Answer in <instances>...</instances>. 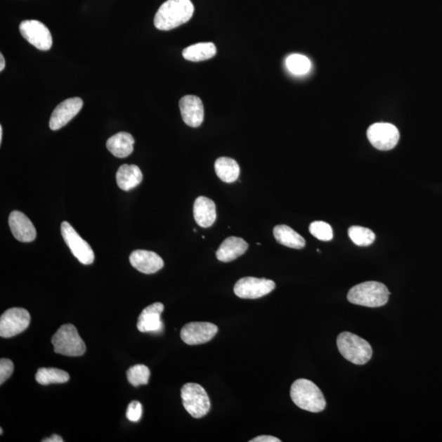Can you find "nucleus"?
Wrapping results in <instances>:
<instances>
[{"instance_id": "nucleus-1", "label": "nucleus", "mask_w": 442, "mask_h": 442, "mask_svg": "<svg viewBox=\"0 0 442 442\" xmlns=\"http://www.w3.org/2000/svg\"><path fill=\"white\" fill-rule=\"evenodd\" d=\"M195 13L191 0H167L154 18V26L160 31H171L190 21Z\"/></svg>"}, {"instance_id": "nucleus-2", "label": "nucleus", "mask_w": 442, "mask_h": 442, "mask_svg": "<svg viewBox=\"0 0 442 442\" xmlns=\"http://www.w3.org/2000/svg\"><path fill=\"white\" fill-rule=\"evenodd\" d=\"M290 396L294 404L302 410L319 413L325 409L324 395L319 387L310 380H296L291 386Z\"/></svg>"}, {"instance_id": "nucleus-3", "label": "nucleus", "mask_w": 442, "mask_h": 442, "mask_svg": "<svg viewBox=\"0 0 442 442\" xmlns=\"http://www.w3.org/2000/svg\"><path fill=\"white\" fill-rule=\"evenodd\" d=\"M390 292L382 282L369 281L351 287L347 299L352 304L366 307H380L386 304Z\"/></svg>"}, {"instance_id": "nucleus-4", "label": "nucleus", "mask_w": 442, "mask_h": 442, "mask_svg": "<svg viewBox=\"0 0 442 442\" xmlns=\"http://www.w3.org/2000/svg\"><path fill=\"white\" fill-rule=\"evenodd\" d=\"M337 344L342 356L351 363L363 365L372 358V349L369 342L351 332H342L337 337Z\"/></svg>"}, {"instance_id": "nucleus-5", "label": "nucleus", "mask_w": 442, "mask_h": 442, "mask_svg": "<svg viewBox=\"0 0 442 442\" xmlns=\"http://www.w3.org/2000/svg\"><path fill=\"white\" fill-rule=\"evenodd\" d=\"M51 342L54 351L58 354L81 356L86 351V346L79 335L77 327L70 324L59 327Z\"/></svg>"}, {"instance_id": "nucleus-6", "label": "nucleus", "mask_w": 442, "mask_h": 442, "mask_svg": "<svg viewBox=\"0 0 442 442\" xmlns=\"http://www.w3.org/2000/svg\"><path fill=\"white\" fill-rule=\"evenodd\" d=\"M181 398L183 407L193 418H202L211 409L209 396L200 384L183 385L181 389Z\"/></svg>"}, {"instance_id": "nucleus-7", "label": "nucleus", "mask_w": 442, "mask_h": 442, "mask_svg": "<svg viewBox=\"0 0 442 442\" xmlns=\"http://www.w3.org/2000/svg\"><path fill=\"white\" fill-rule=\"evenodd\" d=\"M31 323L30 313L23 308H11L0 318V336L9 339L26 330Z\"/></svg>"}, {"instance_id": "nucleus-8", "label": "nucleus", "mask_w": 442, "mask_h": 442, "mask_svg": "<svg viewBox=\"0 0 442 442\" xmlns=\"http://www.w3.org/2000/svg\"><path fill=\"white\" fill-rule=\"evenodd\" d=\"M61 232L64 241L73 256L83 265H91L94 261V252L86 241L78 235L74 228L67 221L61 225Z\"/></svg>"}, {"instance_id": "nucleus-9", "label": "nucleus", "mask_w": 442, "mask_h": 442, "mask_svg": "<svg viewBox=\"0 0 442 442\" xmlns=\"http://www.w3.org/2000/svg\"><path fill=\"white\" fill-rule=\"evenodd\" d=\"M19 30L23 38L39 51H47L51 48L52 34L44 23L37 20H27L20 24Z\"/></svg>"}, {"instance_id": "nucleus-10", "label": "nucleus", "mask_w": 442, "mask_h": 442, "mask_svg": "<svg viewBox=\"0 0 442 442\" xmlns=\"http://www.w3.org/2000/svg\"><path fill=\"white\" fill-rule=\"evenodd\" d=\"M367 136L371 145L382 151L394 148L400 140L398 129L390 123H376L372 125Z\"/></svg>"}, {"instance_id": "nucleus-11", "label": "nucleus", "mask_w": 442, "mask_h": 442, "mask_svg": "<svg viewBox=\"0 0 442 442\" xmlns=\"http://www.w3.org/2000/svg\"><path fill=\"white\" fill-rule=\"evenodd\" d=\"M275 289L274 281L257 278L246 277L236 282L233 291L242 299H257L265 297Z\"/></svg>"}, {"instance_id": "nucleus-12", "label": "nucleus", "mask_w": 442, "mask_h": 442, "mask_svg": "<svg viewBox=\"0 0 442 442\" xmlns=\"http://www.w3.org/2000/svg\"><path fill=\"white\" fill-rule=\"evenodd\" d=\"M218 332V327L209 322H191L182 327L181 337L190 346L207 344Z\"/></svg>"}, {"instance_id": "nucleus-13", "label": "nucleus", "mask_w": 442, "mask_h": 442, "mask_svg": "<svg viewBox=\"0 0 442 442\" xmlns=\"http://www.w3.org/2000/svg\"><path fill=\"white\" fill-rule=\"evenodd\" d=\"M83 104L82 99L78 97L67 98L58 104L49 120L51 130L58 131L65 126L82 110Z\"/></svg>"}, {"instance_id": "nucleus-14", "label": "nucleus", "mask_w": 442, "mask_h": 442, "mask_svg": "<svg viewBox=\"0 0 442 442\" xmlns=\"http://www.w3.org/2000/svg\"><path fill=\"white\" fill-rule=\"evenodd\" d=\"M180 110L183 121L188 126H200L204 120V107L197 96H183L180 101Z\"/></svg>"}, {"instance_id": "nucleus-15", "label": "nucleus", "mask_w": 442, "mask_h": 442, "mask_svg": "<svg viewBox=\"0 0 442 442\" xmlns=\"http://www.w3.org/2000/svg\"><path fill=\"white\" fill-rule=\"evenodd\" d=\"M8 225L17 240L22 242H31L36 240V228L31 220L23 213L18 211L13 212L8 217Z\"/></svg>"}, {"instance_id": "nucleus-16", "label": "nucleus", "mask_w": 442, "mask_h": 442, "mask_svg": "<svg viewBox=\"0 0 442 442\" xmlns=\"http://www.w3.org/2000/svg\"><path fill=\"white\" fill-rule=\"evenodd\" d=\"M130 262L137 271L146 275L154 274L164 266L161 256L155 252L146 250L133 252L130 256Z\"/></svg>"}, {"instance_id": "nucleus-17", "label": "nucleus", "mask_w": 442, "mask_h": 442, "mask_svg": "<svg viewBox=\"0 0 442 442\" xmlns=\"http://www.w3.org/2000/svg\"><path fill=\"white\" fill-rule=\"evenodd\" d=\"M164 306L161 302L153 303L141 312L138 317L137 327L141 332H158L162 330L161 319Z\"/></svg>"}, {"instance_id": "nucleus-18", "label": "nucleus", "mask_w": 442, "mask_h": 442, "mask_svg": "<svg viewBox=\"0 0 442 442\" xmlns=\"http://www.w3.org/2000/svg\"><path fill=\"white\" fill-rule=\"evenodd\" d=\"M193 216L198 226L209 228L216 220L215 202L206 197H198L193 205Z\"/></svg>"}, {"instance_id": "nucleus-19", "label": "nucleus", "mask_w": 442, "mask_h": 442, "mask_svg": "<svg viewBox=\"0 0 442 442\" xmlns=\"http://www.w3.org/2000/svg\"><path fill=\"white\" fill-rule=\"evenodd\" d=\"M248 249V245L241 238L230 237L222 242L216 252L217 259L222 262H230L242 256Z\"/></svg>"}, {"instance_id": "nucleus-20", "label": "nucleus", "mask_w": 442, "mask_h": 442, "mask_svg": "<svg viewBox=\"0 0 442 442\" xmlns=\"http://www.w3.org/2000/svg\"><path fill=\"white\" fill-rule=\"evenodd\" d=\"M135 138L127 132H120L108 138L107 148L113 156L125 158L134 151Z\"/></svg>"}, {"instance_id": "nucleus-21", "label": "nucleus", "mask_w": 442, "mask_h": 442, "mask_svg": "<svg viewBox=\"0 0 442 442\" xmlns=\"http://www.w3.org/2000/svg\"><path fill=\"white\" fill-rule=\"evenodd\" d=\"M117 183L124 191L133 190L140 186L143 181V174L136 165H122L117 172Z\"/></svg>"}, {"instance_id": "nucleus-22", "label": "nucleus", "mask_w": 442, "mask_h": 442, "mask_svg": "<svg viewBox=\"0 0 442 442\" xmlns=\"http://www.w3.org/2000/svg\"><path fill=\"white\" fill-rule=\"evenodd\" d=\"M274 236L278 242L287 247L301 249L306 246L304 238L287 226H275Z\"/></svg>"}, {"instance_id": "nucleus-23", "label": "nucleus", "mask_w": 442, "mask_h": 442, "mask_svg": "<svg viewBox=\"0 0 442 442\" xmlns=\"http://www.w3.org/2000/svg\"><path fill=\"white\" fill-rule=\"evenodd\" d=\"M216 54V47L211 42L197 43L183 49V57L188 61L202 62L208 60Z\"/></svg>"}, {"instance_id": "nucleus-24", "label": "nucleus", "mask_w": 442, "mask_h": 442, "mask_svg": "<svg viewBox=\"0 0 442 442\" xmlns=\"http://www.w3.org/2000/svg\"><path fill=\"white\" fill-rule=\"evenodd\" d=\"M215 171L217 176L226 183L235 182L240 175V166L230 157L218 158L215 162Z\"/></svg>"}, {"instance_id": "nucleus-25", "label": "nucleus", "mask_w": 442, "mask_h": 442, "mask_svg": "<svg viewBox=\"0 0 442 442\" xmlns=\"http://www.w3.org/2000/svg\"><path fill=\"white\" fill-rule=\"evenodd\" d=\"M36 379L41 385L64 384L70 379V375L66 371L56 368H41L36 375Z\"/></svg>"}, {"instance_id": "nucleus-26", "label": "nucleus", "mask_w": 442, "mask_h": 442, "mask_svg": "<svg viewBox=\"0 0 442 442\" xmlns=\"http://www.w3.org/2000/svg\"><path fill=\"white\" fill-rule=\"evenodd\" d=\"M349 235L351 241L357 246H370L375 240V233L368 228L352 226L349 228Z\"/></svg>"}, {"instance_id": "nucleus-27", "label": "nucleus", "mask_w": 442, "mask_h": 442, "mask_svg": "<svg viewBox=\"0 0 442 442\" xmlns=\"http://www.w3.org/2000/svg\"><path fill=\"white\" fill-rule=\"evenodd\" d=\"M286 66L294 74H305L310 71L311 63L309 58L301 54H292L286 60Z\"/></svg>"}, {"instance_id": "nucleus-28", "label": "nucleus", "mask_w": 442, "mask_h": 442, "mask_svg": "<svg viewBox=\"0 0 442 442\" xmlns=\"http://www.w3.org/2000/svg\"><path fill=\"white\" fill-rule=\"evenodd\" d=\"M127 379L134 386L147 385L150 377V370L143 365H136L131 367L126 372Z\"/></svg>"}, {"instance_id": "nucleus-29", "label": "nucleus", "mask_w": 442, "mask_h": 442, "mask_svg": "<svg viewBox=\"0 0 442 442\" xmlns=\"http://www.w3.org/2000/svg\"><path fill=\"white\" fill-rule=\"evenodd\" d=\"M309 230L313 236L321 241H330L334 238L332 227L324 221L311 223Z\"/></svg>"}, {"instance_id": "nucleus-30", "label": "nucleus", "mask_w": 442, "mask_h": 442, "mask_svg": "<svg viewBox=\"0 0 442 442\" xmlns=\"http://www.w3.org/2000/svg\"><path fill=\"white\" fill-rule=\"evenodd\" d=\"M143 407L141 402L133 401L128 405L126 418L131 422H138L142 418Z\"/></svg>"}, {"instance_id": "nucleus-31", "label": "nucleus", "mask_w": 442, "mask_h": 442, "mask_svg": "<svg viewBox=\"0 0 442 442\" xmlns=\"http://www.w3.org/2000/svg\"><path fill=\"white\" fill-rule=\"evenodd\" d=\"M14 370V365L12 360L8 359L0 360V384L6 382L8 377H11Z\"/></svg>"}, {"instance_id": "nucleus-32", "label": "nucleus", "mask_w": 442, "mask_h": 442, "mask_svg": "<svg viewBox=\"0 0 442 442\" xmlns=\"http://www.w3.org/2000/svg\"><path fill=\"white\" fill-rule=\"evenodd\" d=\"M250 442H281V440L272 436H260L249 441Z\"/></svg>"}, {"instance_id": "nucleus-33", "label": "nucleus", "mask_w": 442, "mask_h": 442, "mask_svg": "<svg viewBox=\"0 0 442 442\" xmlns=\"http://www.w3.org/2000/svg\"><path fill=\"white\" fill-rule=\"evenodd\" d=\"M42 441L44 442H63L64 441L61 438L60 436H58L57 434H53L51 436V438L44 439L42 440Z\"/></svg>"}, {"instance_id": "nucleus-34", "label": "nucleus", "mask_w": 442, "mask_h": 442, "mask_svg": "<svg viewBox=\"0 0 442 442\" xmlns=\"http://www.w3.org/2000/svg\"><path fill=\"white\" fill-rule=\"evenodd\" d=\"M5 68V59L2 53H0V72H3Z\"/></svg>"}, {"instance_id": "nucleus-35", "label": "nucleus", "mask_w": 442, "mask_h": 442, "mask_svg": "<svg viewBox=\"0 0 442 442\" xmlns=\"http://www.w3.org/2000/svg\"><path fill=\"white\" fill-rule=\"evenodd\" d=\"M3 141V127L0 126V143H2Z\"/></svg>"}, {"instance_id": "nucleus-36", "label": "nucleus", "mask_w": 442, "mask_h": 442, "mask_svg": "<svg viewBox=\"0 0 442 442\" xmlns=\"http://www.w3.org/2000/svg\"><path fill=\"white\" fill-rule=\"evenodd\" d=\"M0 434H1V435L3 434V429H0Z\"/></svg>"}]
</instances>
